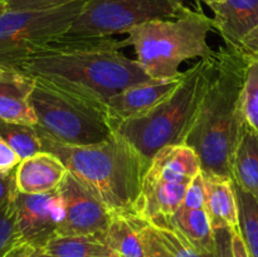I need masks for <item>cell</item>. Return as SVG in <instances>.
Segmentation results:
<instances>
[{
	"instance_id": "6da1fadb",
	"label": "cell",
	"mask_w": 258,
	"mask_h": 257,
	"mask_svg": "<svg viewBox=\"0 0 258 257\" xmlns=\"http://www.w3.org/2000/svg\"><path fill=\"white\" fill-rule=\"evenodd\" d=\"M123 40L105 38H57L14 63L18 70L49 87L105 107L112 96L149 77L136 59L123 54Z\"/></svg>"
},
{
	"instance_id": "7a4b0ae2",
	"label": "cell",
	"mask_w": 258,
	"mask_h": 257,
	"mask_svg": "<svg viewBox=\"0 0 258 257\" xmlns=\"http://www.w3.org/2000/svg\"><path fill=\"white\" fill-rule=\"evenodd\" d=\"M247 63L223 45L184 145L193 149L202 173L232 179V160L244 123L242 91ZM233 180V179H232Z\"/></svg>"
},
{
	"instance_id": "3957f363",
	"label": "cell",
	"mask_w": 258,
	"mask_h": 257,
	"mask_svg": "<svg viewBox=\"0 0 258 257\" xmlns=\"http://www.w3.org/2000/svg\"><path fill=\"white\" fill-rule=\"evenodd\" d=\"M38 134L42 151L57 156L110 212L134 213L149 165L127 141L115 134L102 143L76 146L59 143L40 131Z\"/></svg>"
},
{
	"instance_id": "277c9868",
	"label": "cell",
	"mask_w": 258,
	"mask_h": 257,
	"mask_svg": "<svg viewBox=\"0 0 258 257\" xmlns=\"http://www.w3.org/2000/svg\"><path fill=\"white\" fill-rule=\"evenodd\" d=\"M214 60L216 50L183 72L178 87L151 110L113 127L115 134L127 141L148 165L165 146L184 144L208 86Z\"/></svg>"
},
{
	"instance_id": "5b68a950",
	"label": "cell",
	"mask_w": 258,
	"mask_h": 257,
	"mask_svg": "<svg viewBox=\"0 0 258 257\" xmlns=\"http://www.w3.org/2000/svg\"><path fill=\"white\" fill-rule=\"evenodd\" d=\"M213 20L202 9L186 8L170 19L146 22L128 30L123 39L135 50L136 60L154 80L180 75L179 66L191 58L209 57L213 49L207 37L213 30Z\"/></svg>"
},
{
	"instance_id": "8992f818",
	"label": "cell",
	"mask_w": 258,
	"mask_h": 257,
	"mask_svg": "<svg viewBox=\"0 0 258 257\" xmlns=\"http://www.w3.org/2000/svg\"><path fill=\"white\" fill-rule=\"evenodd\" d=\"M30 106L38 131L67 145H93L115 135L105 107L35 81Z\"/></svg>"
},
{
	"instance_id": "52a82bcc",
	"label": "cell",
	"mask_w": 258,
	"mask_h": 257,
	"mask_svg": "<svg viewBox=\"0 0 258 257\" xmlns=\"http://www.w3.org/2000/svg\"><path fill=\"white\" fill-rule=\"evenodd\" d=\"M85 0L42 10H5L0 15V65H14L63 37Z\"/></svg>"
},
{
	"instance_id": "ba28073f",
	"label": "cell",
	"mask_w": 258,
	"mask_h": 257,
	"mask_svg": "<svg viewBox=\"0 0 258 257\" xmlns=\"http://www.w3.org/2000/svg\"><path fill=\"white\" fill-rule=\"evenodd\" d=\"M185 0H85L80 14L66 33L68 37L105 38L123 34L156 19L180 14Z\"/></svg>"
},
{
	"instance_id": "9c48e42d",
	"label": "cell",
	"mask_w": 258,
	"mask_h": 257,
	"mask_svg": "<svg viewBox=\"0 0 258 257\" xmlns=\"http://www.w3.org/2000/svg\"><path fill=\"white\" fill-rule=\"evenodd\" d=\"M58 191L64 207V218L57 236H97L102 238L112 212L68 171Z\"/></svg>"
},
{
	"instance_id": "30bf717a",
	"label": "cell",
	"mask_w": 258,
	"mask_h": 257,
	"mask_svg": "<svg viewBox=\"0 0 258 257\" xmlns=\"http://www.w3.org/2000/svg\"><path fill=\"white\" fill-rule=\"evenodd\" d=\"M17 226L23 244L40 248L57 236L64 218V207L58 189L48 193H15Z\"/></svg>"
},
{
	"instance_id": "8fae6325",
	"label": "cell",
	"mask_w": 258,
	"mask_h": 257,
	"mask_svg": "<svg viewBox=\"0 0 258 257\" xmlns=\"http://www.w3.org/2000/svg\"><path fill=\"white\" fill-rule=\"evenodd\" d=\"M168 223L180 232L199 252L213 253L214 233L206 206L203 174H198L190 181L183 203L168 219Z\"/></svg>"
},
{
	"instance_id": "7c38bea8",
	"label": "cell",
	"mask_w": 258,
	"mask_h": 257,
	"mask_svg": "<svg viewBox=\"0 0 258 257\" xmlns=\"http://www.w3.org/2000/svg\"><path fill=\"white\" fill-rule=\"evenodd\" d=\"M183 78V72L174 78L149 80L126 88L105 102V111L112 127L128 118L136 117L170 95Z\"/></svg>"
},
{
	"instance_id": "4fadbf2b",
	"label": "cell",
	"mask_w": 258,
	"mask_h": 257,
	"mask_svg": "<svg viewBox=\"0 0 258 257\" xmlns=\"http://www.w3.org/2000/svg\"><path fill=\"white\" fill-rule=\"evenodd\" d=\"M35 80L10 65H0V120L35 126L37 117L30 106Z\"/></svg>"
},
{
	"instance_id": "5bb4252c",
	"label": "cell",
	"mask_w": 258,
	"mask_h": 257,
	"mask_svg": "<svg viewBox=\"0 0 258 257\" xmlns=\"http://www.w3.org/2000/svg\"><path fill=\"white\" fill-rule=\"evenodd\" d=\"M188 185L166 183L144 176L134 213L151 223L169 219L183 203Z\"/></svg>"
},
{
	"instance_id": "9a60e30c",
	"label": "cell",
	"mask_w": 258,
	"mask_h": 257,
	"mask_svg": "<svg viewBox=\"0 0 258 257\" xmlns=\"http://www.w3.org/2000/svg\"><path fill=\"white\" fill-rule=\"evenodd\" d=\"M68 170L53 154L40 151L23 159L15 169L18 191L25 194L48 193L58 189Z\"/></svg>"
},
{
	"instance_id": "2e32d148",
	"label": "cell",
	"mask_w": 258,
	"mask_h": 257,
	"mask_svg": "<svg viewBox=\"0 0 258 257\" xmlns=\"http://www.w3.org/2000/svg\"><path fill=\"white\" fill-rule=\"evenodd\" d=\"M209 8L214 29L228 48L238 45L258 27V0H224Z\"/></svg>"
},
{
	"instance_id": "e0dca14e",
	"label": "cell",
	"mask_w": 258,
	"mask_h": 257,
	"mask_svg": "<svg viewBox=\"0 0 258 257\" xmlns=\"http://www.w3.org/2000/svg\"><path fill=\"white\" fill-rule=\"evenodd\" d=\"M136 223L145 257H214V252H199L168 219L151 223L138 217Z\"/></svg>"
},
{
	"instance_id": "ac0fdd59",
	"label": "cell",
	"mask_w": 258,
	"mask_h": 257,
	"mask_svg": "<svg viewBox=\"0 0 258 257\" xmlns=\"http://www.w3.org/2000/svg\"><path fill=\"white\" fill-rule=\"evenodd\" d=\"M202 173L201 161L188 145H170L161 149L150 161L146 178L166 183L190 184Z\"/></svg>"
},
{
	"instance_id": "d6986e66",
	"label": "cell",
	"mask_w": 258,
	"mask_h": 257,
	"mask_svg": "<svg viewBox=\"0 0 258 257\" xmlns=\"http://www.w3.org/2000/svg\"><path fill=\"white\" fill-rule=\"evenodd\" d=\"M203 179L206 188V206L212 227L239 229L238 202L233 180L227 176L212 174H203Z\"/></svg>"
},
{
	"instance_id": "ffe728a7",
	"label": "cell",
	"mask_w": 258,
	"mask_h": 257,
	"mask_svg": "<svg viewBox=\"0 0 258 257\" xmlns=\"http://www.w3.org/2000/svg\"><path fill=\"white\" fill-rule=\"evenodd\" d=\"M232 179L258 201V133L246 121L233 154Z\"/></svg>"
},
{
	"instance_id": "44dd1931",
	"label": "cell",
	"mask_w": 258,
	"mask_h": 257,
	"mask_svg": "<svg viewBox=\"0 0 258 257\" xmlns=\"http://www.w3.org/2000/svg\"><path fill=\"white\" fill-rule=\"evenodd\" d=\"M136 214L112 213L102 241L120 257H145L136 223Z\"/></svg>"
},
{
	"instance_id": "7402d4cb",
	"label": "cell",
	"mask_w": 258,
	"mask_h": 257,
	"mask_svg": "<svg viewBox=\"0 0 258 257\" xmlns=\"http://www.w3.org/2000/svg\"><path fill=\"white\" fill-rule=\"evenodd\" d=\"M40 251L47 257H120L97 236H55Z\"/></svg>"
},
{
	"instance_id": "603a6c76",
	"label": "cell",
	"mask_w": 258,
	"mask_h": 257,
	"mask_svg": "<svg viewBox=\"0 0 258 257\" xmlns=\"http://www.w3.org/2000/svg\"><path fill=\"white\" fill-rule=\"evenodd\" d=\"M234 189L238 202L239 233L249 254L258 257V201L236 184Z\"/></svg>"
},
{
	"instance_id": "cb8c5ba5",
	"label": "cell",
	"mask_w": 258,
	"mask_h": 257,
	"mask_svg": "<svg viewBox=\"0 0 258 257\" xmlns=\"http://www.w3.org/2000/svg\"><path fill=\"white\" fill-rule=\"evenodd\" d=\"M0 138L17 151L22 160L42 151L39 134L34 126L0 120Z\"/></svg>"
},
{
	"instance_id": "d4e9b609",
	"label": "cell",
	"mask_w": 258,
	"mask_h": 257,
	"mask_svg": "<svg viewBox=\"0 0 258 257\" xmlns=\"http://www.w3.org/2000/svg\"><path fill=\"white\" fill-rule=\"evenodd\" d=\"M242 111L246 122L258 133V58L247 63L242 91Z\"/></svg>"
},
{
	"instance_id": "484cf974",
	"label": "cell",
	"mask_w": 258,
	"mask_h": 257,
	"mask_svg": "<svg viewBox=\"0 0 258 257\" xmlns=\"http://www.w3.org/2000/svg\"><path fill=\"white\" fill-rule=\"evenodd\" d=\"M22 244V237L17 226L15 206L12 201L0 209V257H7L8 253Z\"/></svg>"
},
{
	"instance_id": "4316f807",
	"label": "cell",
	"mask_w": 258,
	"mask_h": 257,
	"mask_svg": "<svg viewBox=\"0 0 258 257\" xmlns=\"http://www.w3.org/2000/svg\"><path fill=\"white\" fill-rule=\"evenodd\" d=\"M78 0H5L7 10H42L62 7Z\"/></svg>"
},
{
	"instance_id": "83f0119b",
	"label": "cell",
	"mask_w": 258,
	"mask_h": 257,
	"mask_svg": "<svg viewBox=\"0 0 258 257\" xmlns=\"http://www.w3.org/2000/svg\"><path fill=\"white\" fill-rule=\"evenodd\" d=\"M214 233V257H234L232 247V228L217 227Z\"/></svg>"
},
{
	"instance_id": "f1b7e54d",
	"label": "cell",
	"mask_w": 258,
	"mask_h": 257,
	"mask_svg": "<svg viewBox=\"0 0 258 257\" xmlns=\"http://www.w3.org/2000/svg\"><path fill=\"white\" fill-rule=\"evenodd\" d=\"M237 54L241 55L246 63L252 62V60L258 58V27L252 30L238 45L233 48H229Z\"/></svg>"
},
{
	"instance_id": "f546056e",
	"label": "cell",
	"mask_w": 258,
	"mask_h": 257,
	"mask_svg": "<svg viewBox=\"0 0 258 257\" xmlns=\"http://www.w3.org/2000/svg\"><path fill=\"white\" fill-rule=\"evenodd\" d=\"M22 161L17 151L0 138V175H5L17 169Z\"/></svg>"
},
{
	"instance_id": "4dcf8cb0",
	"label": "cell",
	"mask_w": 258,
	"mask_h": 257,
	"mask_svg": "<svg viewBox=\"0 0 258 257\" xmlns=\"http://www.w3.org/2000/svg\"><path fill=\"white\" fill-rule=\"evenodd\" d=\"M17 190L15 170L5 175H0V209L13 201Z\"/></svg>"
},
{
	"instance_id": "1f68e13d",
	"label": "cell",
	"mask_w": 258,
	"mask_h": 257,
	"mask_svg": "<svg viewBox=\"0 0 258 257\" xmlns=\"http://www.w3.org/2000/svg\"><path fill=\"white\" fill-rule=\"evenodd\" d=\"M232 247H233L234 257H252L244 244L239 229H232Z\"/></svg>"
},
{
	"instance_id": "d6a6232c",
	"label": "cell",
	"mask_w": 258,
	"mask_h": 257,
	"mask_svg": "<svg viewBox=\"0 0 258 257\" xmlns=\"http://www.w3.org/2000/svg\"><path fill=\"white\" fill-rule=\"evenodd\" d=\"M33 247L28 246V244H22V246L17 247L15 249H13L10 253H8L7 257H25L28 254V252L32 249Z\"/></svg>"
},
{
	"instance_id": "836d02e7",
	"label": "cell",
	"mask_w": 258,
	"mask_h": 257,
	"mask_svg": "<svg viewBox=\"0 0 258 257\" xmlns=\"http://www.w3.org/2000/svg\"><path fill=\"white\" fill-rule=\"evenodd\" d=\"M25 257H47V256L40 251V248H32L29 252H28V254Z\"/></svg>"
},
{
	"instance_id": "e575fe53",
	"label": "cell",
	"mask_w": 258,
	"mask_h": 257,
	"mask_svg": "<svg viewBox=\"0 0 258 257\" xmlns=\"http://www.w3.org/2000/svg\"><path fill=\"white\" fill-rule=\"evenodd\" d=\"M198 2H203L204 4H207L208 7H212V5L219 4V3L224 2V0H198Z\"/></svg>"
},
{
	"instance_id": "d590c367",
	"label": "cell",
	"mask_w": 258,
	"mask_h": 257,
	"mask_svg": "<svg viewBox=\"0 0 258 257\" xmlns=\"http://www.w3.org/2000/svg\"><path fill=\"white\" fill-rule=\"evenodd\" d=\"M5 10H7V8H5V3H3V4H0V15H2Z\"/></svg>"
},
{
	"instance_id": "8d00e7d4",
	"label": "cell",
	"mask_w": 258,
	"mask_h": 257,
	"mask_svg": "<svg viewBox=\"0 0 258 257\" xmlns=\"http://www.w3.org/2000/svg\"><path fill=\"white\" fill-rule=\"evenodd\" d=\"M3 3H5V0H0V4H3Z\"/></svg>"
}]
</instances>
